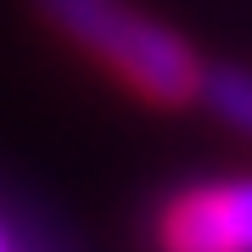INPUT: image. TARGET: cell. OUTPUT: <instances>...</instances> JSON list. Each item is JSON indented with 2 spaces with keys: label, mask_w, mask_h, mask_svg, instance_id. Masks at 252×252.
Listing matches in <instances>:
<instances>
[{
  "label": "cell",
  "mask_w": 252,
  "mask_h": 252,
  "mask_svg": "<svg viewBox=\"0 0 252 252\" xmlns=\"http://www.w3.org/2000/svg\"><path fill=\"white\" fill-rule=\"evenodd\" d=\"M196 107H207L224 129L252 140V67H207Z\"/></svg>",
  "instance_id": "3"
},
{
  "label": "cell",
  "mask_w": 252,
  "mask_h": 252,
  "mask_svg": "<svg viewBox=\"0 0 252 252\" xmlns=\"http://www.w3.org/2000/svg\"><path fill=\"white\" fill-rule=\"evenodd\" d=\"M152 252H252V174H213L168 190L146 224Z\"/></svg>",
  "instance_id": "2"
},
{
  "label": "cell",
  "mask_w": 252,
  "mask_h": 252,
  "mask_svg": "<svg viewBox=\"0 0 252 252\" xmlns=\"http://www.w3.org/2000/svg\"><path fill=\"white\" fill-rule=\"evenodd\" d=\"M28 6L56 39H67L101 73H112L140 107L185 112L202 101L207 62L180 28L157 23L152 11L129 0H28Z\"/></svg>",
  "instance_id": "1"
},
{
  "label": "cell",
  "mask_w": 252,
  "mask_h": 252,
  "mask_svg": "<svg viewBox=\"0 0 252 252\" xmlns=\"http://www.w3.org/2000/svg\"><path fill=\"white\" fill-rule=\"evenodd\" d=\"M0 252H11V235H6V224H0Z\"/></svg>",
  "instance_id": "4"
}]
</instances>
